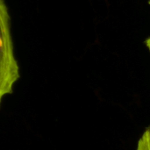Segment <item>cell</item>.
Segmentation results:
<instances>
[{
  "instance_id": "6da1fadb",
  "label": "cell",
  "mask_w": 150,
  "mask_h": 150,
  "mask_svg": "<svg viewBox=\"0 0 150 150\" xmlns=\"http://www.w3.org/2000/svg\"><path fill=\"white\" fill-rule=\"evenodd\" d=\"M19 78V68L14 54L11 18L4 0H0V105L11 94Z\"/></svg>"
},
{
  "instance_id": "7a4b0ae2",
  "label": "cell",
  "mask_w": 150,
  "mask_h": 150,
  "mask_svg": "<svg viewBox=\"0 0 150 150\" xmlns=\"http://www.w3.org/2000/svg\"><path fill=\"white\" fill-rule=\"evenodd\" d=\"M136 150H150V127L145 130L140 138Z\"/></svg>"
},
{
  "instance_id": "3957f363",
  "label": "cell",
  "mask_w": 150,
  "mask_h": 150,
  "mask_svg": "<svg viewBox=\"0 0 150 150\" xmlns=\"http://www.w3.org/2000/svg\"><path fill=\"white\" fill-rule=\"evenodd\" d=\"M145 44H146V46H147V47H148L149 51L150 52V37L149 38H148V39L145 40Z\"/></svg>"
},
{
  "instance_id": "277c9868",
  "label": "cell",
  "mask_w": 150,
  "mask_h": 150,
  "mask_svg": "<svg viewBox=\"0 0 150 150\" xmlns=\"http://www.w3.org/2000/svg\"><path fill=\"white\" fill-rule=\"evenodd\" d=\"M149 4H150V0H149Z\"/></svg>"
}]
</instances>
